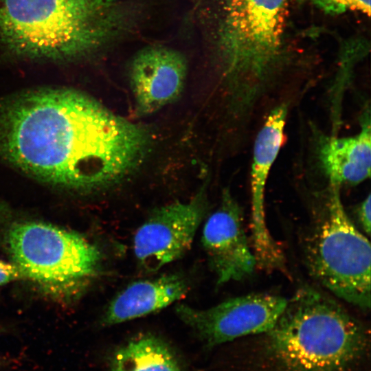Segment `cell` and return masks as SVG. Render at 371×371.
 Listing matches in <instances>:
<instances>
[{
  "label": "cell",
  "mask_w": 371,
  "mask_h": 371,
  "mask_svg": "<svg viewBox=\"0 0 371 371\" xmlns=\"http://www.w3.org/2000/svg\"><path fill=\"white\" fill-rule=\"evenodd\" d=\"M6 247L23 278L52 293L85 286L100 269L98 248L80 234L38 221L13 223Z\"/></svg>",
  "instance_id": "cell-6"
},
{
  "label": "cell",
  "mask_w": 371,
  "mask_h": 371,
  "mask_svg": "<svg viewBox=\"0 0 371 371\" xmlns=\"http://www.w3.org/2000/svg\"><path fill=\"white\" fill-rule=\"evenodd\" d=\"M244 338L238 371H371L369 326L310 286L269 331Z\"/></svg>",
  "instance_id": "cell-2"
},
{
  "label": "cell",
  "mask_w": 371,
  "mask_h": 371,
  "mask_svg": "<svg viewBox=\"0 0 371 371\" xmlns=\"http://www.w3.org/2000/svg\"><path fill=\"white\" fill-rule=\"evenodd\" d=\"M207 183L194 196L154 210L137 229L133 250L140 267L153 272L188 251L207 211Z\"/></svg>",
  "instance_id": "cell-8"
},
{
  "label": "cell",
  "mask_w": 371,
  "mask_h": 371,
  "mask_svg": "<svg viewBox=\"0 0 371 371\" xmlns=\"http://www.w3.org/2000/svg\"><path fill=\"white\" fill-rule=\"evenodd\" d=\"M288 3L220 0L221 89L227 115L238 122H254L284 93L278 75Z\"/></svg>",
  "instance_id": "cell-3"
},
{
  "label": "cell",
  "mask_w": 371,
  "mask_h": 371,
  "mask_svg": "<svg viewBox=\"0 0 371 371\" xmlns=\"http://www.w3.org/2000/svg\"><path fill=\"white\" fill-rule=\"evenodd\" d=\"M91 2L101 3V4H110L114 0H87Z\"/></svg>",
  "instance_id": "cell-18"
},
{
  "label": "cell",
  "mask_w": 371,
  "mask_h": 371,
  "mask_svg": "<svg viewBox=\"0 0 371 371\" xmlns=\"http://www.w3.org/2000/svg\"><path fill=\"white\" fill-rule=\"evenodd\" d=\"M327 13L340 14L346 11L360 12L370 16V0H311Z\"/></svg>",
  "instance_id": "cell-15"
},
{
  "label": "cell",
  "mask_w": 371,
  "mask_h": 371,
  "mask_svg": "<svg viewBox=\"0 0 371 371\" xmlns=\"http://www.w3.org/2000/svg\"><path fill=\"white\" fill-rule=\"evenodd\" d=\"M286 302L282 296L258 293L230 298L205 309L181 304L175 311L207 347L214 348L269 331Z\"/></svg>",
  "instance_id": "cell-7"
},
{
  "label": "cell",
  "mask_w": 371,
  "mask_h": 371,
  "mask_svg": "<svg viewBox=\"0 0 371 371\" xmlns=\"http://www.w3.org/2000/svg\"><path fill=\"white\" fill-rule=\"evenodd\" d=\"M189 288V280L180 273L135 281L110 302L102 324L115 325L156 313L182 299Z\"/></svg>",
  "instance_id": "cell-13"
},
{
  "label": "cell",
  "mask_w": 371,
  "mask_h": 371,
  "mask_svg": "<svg viewBox=\"0 0 371 371\" xmlns=\"http://www.w3.org/2000/svg\"><path fill=\"white\" fill-rule=\"evenodd\" d=\"M187 73V61L179 51L159 45L138 51L129 67L131 89L138 114H152L177 100Z\"/></svg>",
  "instance_id": "cell-11"
},
{
  "label": "cell",
  "mask_w": 371,
  "mask_h": 371,
  "mask_svg": "<svg viewBox=\"0 0 371 371\" xmlns=\"http://www.w3.org/2000/svg\"><path fill=\"white\" fill-rule=\"evenodd\" d=\"M303 242L311 276L334 295L368 311L370 308L371 247L348 216L340 188L328 186Z\"/></svg>",
  "instance_id": "cell-5"
},
{
  "label": "cell",
  "mask_w": 371,
  "mask_h": 371,
  "mask_svg": "<svg viewBox=\"0 0 371 371\" xmlns=\"http://www.w3.org/2000/svg\"><path fill=\"white\" fill-rule=\"evenodd\" d=\"M21 278L23 277L14 263L0 260V286Z\"/></svg>",
  "instance_id": "cell-17"
},
{
  "label": "cell",
  "mask_w": 371,
  "mask_h": 371,
  "mask_svg": "<svg viewBox=\"0 0 371 371\" xmlns=\"http://www.w3.org/2000/svg\"><path fill=\"white\" fill-rule=\"evenodd\" d=\"M109 5L87 0H0V45L30 58H80L115 30Z\"/></svg>",
  "instance_id": "cell-4"
},
{
  "label": "cell",
  "mask_w": 371,
  "mask_h": 371,
  "mask_svg": "<svg viewBox=\"0 0 371 371\" xmlns=\"http://www.w3.org/2000/svg\"><path fill=\"white\" fill-rule=\"evenodd\" d=\"M243 210L228 188L203 225L201 243L217 284L242 280L256 269L246 235Z\"/></svg>",
  "instance_id": "cell-10"
},
{
  "label": "cell",
  "mask_w": 371,
  "mask_h": 371,
  "mask_svg": "<svg viewBox=\"0 0 371 371\" xmlns=\"http://www.w3.org/2000/svg\"><path fill=\"white\" fill-rule=\"evenodd\" d=\"M361 128L352 136L316 133L315 154L328 186H356L370 177L371 121L370 104L360 118Z\"/></svg>",
  "instance_id": "cell-12"
},
{
  "label": "cell",
  "mask_w": 371,
  "mask_h": 371,
  "mask_svg": "<svg viewBox=\"0 0 371 371\" xmlns=\"http://www.w3.org/2000/svg\"><path fill=\"white\" fill-rule=\"evenodd\" d=\"M111 371H181L168 344L153 335L137 337L114 353Z\"/></svg>",
  "instance_id": "cell-14"
},
{
  "label": "cell",
  "mask_w": 371,
  "mask_h": 371,
  "mask_svg": "<svg viewBox=\"0 0 371 371\" xmlns=\"http://www.w3.org/2000/svg\"><path fill=\"white\" fill-rule=\"evenodd\" d=\"M289 104H278L267 113L254 143L250 173L251 249L257 267L265 271L281 267L285 260L267 225L265 194L269 172L284 142Z\"/></svg>",
  "instance_id": "cell-9"
},
{
  "label": "cell",
  "mask_w": 371,
  "mask_h": 371,
  "mask_svg": "<svg viewBox=\"0 0 371 371\" xmlns=\"http://www.w3.org/2000/svg\"><path fill=\"white\" fill-rule=\"evenodd\" d=\"M370 193L356 207L357 218L363 231L369 236L371 229Z\"/></svg>",
  "instance_id": "cell-16"
},
{
  "label": "cell",
  "mask_w": 371,
  "mask_h": 371,
  "mask_svg": "<svg viewBox=\"0 0 371 371\" xmlns=\"http://www.w3.org/2000/svg\"><path fill=\"white\" fill-rule=\"evenodd\" d=\"M151 144L145 126L80 91L42 88L0 102V159L53 186L113 187L139 167Z\"/></svg>",
  "instance_id": "cell-1"
}]
</instances>
